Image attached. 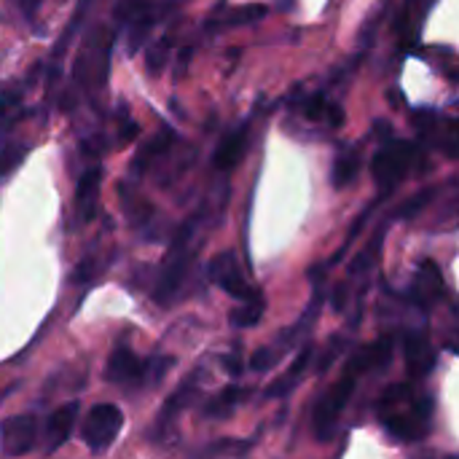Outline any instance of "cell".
<instances>
[{
    "label": "cell",
    "instance_id": "7",
    "mask_svg": "<svg viewBox=\"0 0 459 459\" xmlns=\"http://www.w3.org/2000/svg\"><path fill=\"white\" fill-rule=\"evenodd\" d=\"M105 379L129 390L137 385H148V360H140L126 344H118L108 360Z\"/></svg>",
    "mask_w": 459,
    "mask_h": 459
},
{
    "label": "cell",
    "instance_id": "11",
    "mask_svg": "<svg viewBox=\"0 0 459 459\" xmlns=\"http://www.w3.org/2000/svg\"><path fill=\"white\" fill-rule=\"evenodd\" d=\"M411 299L428 312L430 307H436L444 299V274L433 261H425L414 277V288H411Z\"/></svg>",
    "mask_w": 459,
    "mask_h": 459
},
{
    "label": "cell",
    "instance_id": "14",
    "mask_svg": "<svg viewBox=\"0 0 459 459\" xmlns=\"http://www.w3.org/2000/svg\"><path fill=\"white\" fill-rule=\"evenodd\" d=\"M196 382H199V371L196 374H191L169 398H167V403H164V409L159 411V420H156V430H159V436H164L167 430H169V425L175 422V417H180L188 406H191V401L199 395V390H196Z\"/></svg>",
    "mask_w": 459,
    "mask_h": 459
},
{
    "label": "cell",
    "instance_id": "16",
    "mask_svg": "<svg viewBox=\"0 0 459 459\" xmlns=\"http://www.w3.org/2000/svg\"><path fill=\"white\" fill-rule=\"evenodd\" d=\"M245 148H247V126L229 132L215 148V156H212L215 169H223V172L234 169L239 164V159L245 156Z\"/></svg>",
    "mask_w": 459,
    "mask_h": 459
},
{
    "label": "cell",
    "instance_id": "3",
    "mask_svg": "<svg viewBox=\"0 0 459 459\" xmlns=\"http://www.w3.org/2000/svg\"><path fill=\"white\" fill-rule=\"evenodd\" d=\"M379 414H382V422L387 428V433L395 438V441H422L430 430V417H433V401L425 398V401H417L411 406V411H401L395 403H382L379 406Z\"/></svg>",
    "mask_w": 459,
    "mask_h": 459
},
{
    "label": "cell",
    "instance_id": "12",
    "mask_svg": "<svg viewBox=\"0 0 459 459\" xmlns=\"http://www.w3.org/2000/svg\"><path fill=\"white\" fill-rule=\"evenodd\" d=\"M406 368L414 379H425L436 368V350L422 331L406 336Z\"/></svg>",
    "mask_w": 459,
    "mask_h": 459
},
{
    "label": "cell",
    "instance_id": "15",
    "mask_svg": "<svg viewBox=\"0 0 459 459\" xmlns=\"http://www.w3.org/2000/svg\"><path fill=\"white\" fill-rule=\"evenodd\" d=\"M100 186H102V169L91 167L81 175L78 186H75V212L78 218L86 223L94 218L97 212V196H100Z\"/></svg>",
    "mask_w": 459,
    "mask_h": 459
},
{
    "label": "cell",
    "instance_id": "28",
    "mask_svg": "<svg viewBox=\"0 0 459 459\" xmlns=\"http://www.w3.org/2000/svg\"><path fill=\"white\" fill-rule=\"evenodd\" d=\"M325 105H328V100H325L323 94H312V97L304 102V116H307V118H312V121H317V118H323Z\"/></svg>",
    "mask_w": 459,
    "mask_h": 459
},
{
    "label": "cell",
    "instance_id": "33",
    "mask_svg": "<svg viewBox=\"0 0 459 459\" xmlns=\"http://www.w3.org/2000/svg\"><path fill=\"white\" fill-rule=\"evenodd\" d=\"M344 299H347V288H344V285H339V288H336V293H333V307H336L339 312L344 309Z\"/></svg>",
    "mask_w": 459,
    "mask_h": 459
},
{
    "label": "cell",
    "instance_id": "19",
    "mask_svg": "<svg viewBox=\"0 0 459 459\" xmlns=\"http://www.w3.org/2000/svg\"><path fill=\"white\" fill-rule=\"evenodd\" d=\"M245 401V390H239V387H226V390H221L212 401H207V406L202 409V414L207 417V420H221V417H231L234 411H237V406Z\"/></svg>",
    "mask_w": 459,
    "mask_h": 459
},
{
    "label": "cell",
    "instance_id": "32",
    "mask_svg": "<svg viewBox=\"0 0 459 459\" xmlns=\"http://www.w3.org/2000/svg\"><path fill=\"white\" fill-rule=\"evenodd\" d=\"M16 5L22 8V13H24V16H35V13H38V8L43 5V0H16Z\"/></svg>",
    "mask_w": 459,
    "mask_h": 459
},
{
    "label": "cell",
    "instance_id": "21",
    "mask_svg": "<svg viewBox=\"0 0 459 459\" xmlns=\"http://www.w3.org/2000/svg\"><path fill=\"white\" fill-rule=\"evenodd\" d=\"M360 172V151L358 148H350V151H342L333 169H331V180L336 188H344L355 180V175Z\"/></svg>",
    "mask_w": 459,
    "mask_h": 459
},
{
    "label": "cell",
    "instance_id": "23",
    "mask_svg": "<svg viewBox=\"0 0 459 459\" xmlns=\"http://www.w3.org/2000/svg\"><path fill=\"white\" fill-rule=\"evenodd\" d=\"M24 153H27L24 145H16L13 140H8L5 134H0V178L8 175V172H13L22 164Z\"/></svg>",
    "mask_w": 459,
    "mask_h": 459
},
{
    "label": "cell",
    "instance_id": "18",
    "mask_svg": "<svg viewBox=\"0 0 459 459\" xmlns=\"http://www.w3.org/2000/svg\"><path fill=\"white\" fill-rule=\"evenodd\" d=\"M172 143H175V132H172V129H161V134H156L151 143H145L143 151L134 156V161H132V175L140 178V175L148 169V164H151L153 159H159V156H164V153L169 151Z\"/></svg>",
    "mask_w": 459,
    "mask_h": 459
},
{
    "label": "cell",
    "instance_id": "25",
    "mask_svg": "<svg viewBox=\"0 0 459 459\" xmlns=\"http://www.w3.org/2000/svg\"><path fill=\"white\" fill-rule=\"evenodd\" d=\"M280 355H282V350H258L253 358H250V368L255 371V374H266V371H272L274 366H277V360H280Z\"/></svg>",
    "mask_w": 459,
    "mask_h": 459
},
{
    "label": "cell",
    "instance_id": "22",
    "mask_svg": "<svg viewBox=\"0 0 459 459\" xmlns=\"http://www.w3.org/2000/svg\"><path fill=\"white\" fill-rule=\"evenodd\" d=\"M264 16H266V5L264 3H253V5L231 8L226 16L221 13L218 19L210 22V27H239V24H253V22H258Z\"/></svg>",
    "mask_w": 459,
    "mask_h": 459
},
{
    "label": "cell",
    "instance_id": "5",
    "mask_svg": "<svg viewBox=\"0 0 459 459\" xmlns=\"http://www.w3.org/2000/svg\"><path fill=\"white\" fill-rule=\"evenodd\" d=\"M156 0H116V22L126 30V48L134 54L156 24Z\"/></svg>",
    "mask_w": 459,
    "mask_h": 459
},
{
    "label": "cell",
    "instance_id": "10",
    "mask_svg": "<svg viewBox=\"0 0 459 459\" xmlns=\"http://www.w3.org/2000/svg\"><path fill=\"white\" fill-rule=\"evenodd\" d=\"M393 358V342L390 339H379L374 344H366L360 347L358 352H352V358L347 360L344 366V374L350 377H363L368 371H377V368H385Z\"/></svg>",
    "mask_w": 459,
    "mask_h": 459
},
{
    "label": "cell",
    "instance_id": "2",
    "mask_svg": "<svg viewBox=\"0 0 459 459\" xmlns=\"http://www.w3.org/2000/svg\"><path fill=\"white\" fill-rule=\"evenodd\" d=\"M414 153H417V148L406 140H395V137L385 140V148L371 161V175H374V183L379 186L382 202L401 186V180L411 169Z\"/></svg>",
    "mask_w": 459,
    "mask_h": 459
},
{
    "label": "cell",
    "instance_id": "6",
    "mask_svg": "<svg viewBox=\"0 0 459 459\" xmlns=\"http://www.w3.org/2000/svg\"><path fill=\"white\" fill-rule=\"evenodd\" d=\"M121 428H124L121 409L113 406V403H100V406H94L89 411V417H86V422L81 428V438L91 452L100 455V452L110 449V444L118 438Z\"/></svg>",
    "mask_w": 459,
    "mask_h": 459
},
{
    "label": "cell",
    "instance_id": "8",
    "mask_svg": "<svg viewBox=\"0 0 459 459\" xmlns=\"http://www.w3.org/2000/svg\"><path fill=\"white\" fill-rule=\"evenodd\" d=\"M35 438H38L35 414H16L0 425V446H3V455L8 457H22L30 449H35Z\"/></svg>",
    "mask_w": 459,
    "mask_h": 459
},
{
    "label": "cell",
    "instance_id": "31",
    "mask_svg": "<svg viewBox=\"0 0 459 459\" xmlns=\"http://www.w3.org/2000/svg\"><path fill=\"white\" fill-rule=\"evenodd\" d=\"M430 3H433V0H406V11H403V16H409V13H414V11L420 8V19H422V16L428 13Z\"/></svg>",
    "mask_w": 459,
    "mask_h": 459
},
{
    "label": "cell",
    "instance_id": "27",
    "mask_svg": "<svg viewBox=\"0 0 459 459\" xmlns=\"http://www.w3.org/2000/svg\"><path fill=\"white\" fill-rule=\"evenodd\" d=\"M344 350H347V339L344 336H333L328 350H325V355H323V360H320V366H317V371L323 374L328 368V363H333L339 358V352H344Z\"/></svg>",
    "mask_w": 459,
    "mask_h": 459
},
{
    "label": "cell",
    "instance_id": "1",
    "mask_svg": "<svg viewBox=\"0 0 459 459\" xmlns=\"http://www.w3.org/2000/svg\"><path fill=\"white\" fill-rule=\"evenodd\" d=\"M194 231H196L194 221H186L180 226V231L175 234L167 255H164L161 274L156 280V301H161V304H169L178 296V290H180V285H183V280L188 274V266L194 261V247H196L194 245Z\"/></svg>",
    "mask_w": 459,
    "mask_h": 459
},
{
    "label": "cell",
    "instance_id": "9",
    "mask_svg": "<svg viewBox=\"0 0 459 459\" xmlns=\"http://www.w3.org/2000/svg\"><path fill=\"white\" fill-rule=\"evenodd\" d=\"M207 277H210L218 288H223L229 296H234V299H239V301L255 293V290H250V285L245 282V277H242V272H239V264H237L234 253H218V255L207 264Z\"/></svg>",
    "mask_w": 459,
    "mask_h": 459
},
{
    "label": "cell",
    "instance_id": "13",
    "mask_svg": "<svg viewBox=\"0 0 459 459\" xmlns=\"http://www.w3.org/2000/svg\"><path fill=\"white\" fill-rule=\"evenodd\" d=\"M78 411H81L78 401H70V403L59 406L56 411H51L48 425H46V452H56L67 444V438L73 436Z\"/></svg>",
    "mask_w": 459,
    "mask_h": 459
},
{
    "label": "cell",
    "instance_id": "4",
    "mask_svg": "<svg viewBox=\"0 0 459 459\" xmlns=\"http://www.w3.org/2000/svg\"><path fill=\"white\" fill-rule=\"evenodd\" d=\"M355 385H358V379L350 377V374H344V377H342V379L317 401V406H315V411H312V430H315V438H317L320 444H325V441L333 438L336 425H339V417H342V411L347 409V403H350V398H352V393H355Z\"/></svg>",
    "mask_w": 459,
    "mask_h": 459
},
{
    "label": "cell",
    "instance_id": "17",
    "mask_svg": "<svg viewBox=\"0 0 459 459\" xmlns=\"http://www.w3.org/2000/svg\"><path fill=\"white\" fill-rule=\"evenodd\" d=\"M312 352H315V350H312V344H307V347L299 352V358L293 360L290 371H288L282 379H277L272 387H266V395H269V398H282V395H288V393L301 382V377L307 374V366L312 363Z\"/></svg>",
    "mask_w": 459,
    "mask_h": 459
},
{
    "label": "cell",
    "instance_id": "20",
    "mask_svg": "<svg viewBox=\"0 0 459 459\" xmlns=\"http://www.w3.org/2000/svg\"><path fill=\"white\" fill-rule=\"evenodd\" d=\"M264 309H266L264 296H261V293H253V296L242 299V307H237V309L231 312V325H234V328H239V331L253 328V325H258V323H261Z\"/></svg>",
    "mask_w": 459,
    "mask_h": 459
},
{
    "label": "cell",
    "instance_id": "29",
    "mask_svg": "<svg viewBox=\"0 0 459 459\" xmlns=\"http://www.w3.org/2000/svg\"><path fill=\"white\" fill-rule=\"evenodd\" d=\"M323 118L333 126V129H339L342 124H344V110H342V105H336V102H328L325 105V113H323Z\"/></svg>",
    "mask_w": 459,
    "mask_h": 459
},
{
    "label": "cell",
    "instance_id": "30",
    "mask_svg": "<svg viewBox=\"0 0 459 459\" xmlns=\"http://www.w3.org/2000/svg\"><path fill=\"white\" fill-rule=\"evenodd\" d=\"M223 368H226L231 377H239V374H242V368H245V366H242V358H239V352H231V355H226V358H223Z\"/></svg>",
    "mask_w": 459,
    "mask_h": 459
},
{
    "label": "cell",
    "instance_id": "26",
    "mask_svg": "<svg viewBox=\"0 0 459 459\" xmlns=\"http://www.w3.org/2000/svg\"><path fill=\"white\" fill-rule=\"evenodd\" d=\"M167 56H169V40L164 38V40L151 46V51H148V70L151 73H161V67L167 65Z\"/></svg>",
    "mask_w": 459,
    "mask_h": 459
},
{
    "label": "cell",
    "instance_id": "24",
    "mask_svg": "<svg viewBox=\"0 0 459 459\" xmlns=\"http://www.w3.org/2000/svg\"><path fill=\"white\" fill-rule=\"evenodd\" d=\"M433 196H436V188H425V191H420L417 196H411V199H409L401 210H395L393 215H395V218L409 221V218H414L417 212H422V210L430 204V199H433Z\"/></svg>",
    "mask_w": 459,
    "mask_h": 459
}]
</instances>
